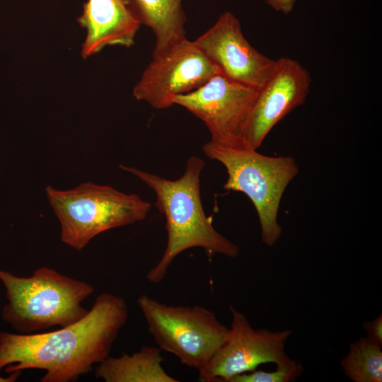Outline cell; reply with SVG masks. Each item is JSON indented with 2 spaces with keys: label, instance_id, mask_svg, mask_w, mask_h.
<instances>
[{
  "label": "cell",
  "instance_id": "obj_11",
  "mask_svg": "<svg viewBox=\"0 0 382 382\" xmlns=\"http://www.w3.org/2000/svg\"><path fill=\"white\" fill-rule=\"evenodd\" d=\"M194 43L224 76L260 90L273 73L277 59L253 47L244 37L238 19L231 12L216 22Z\"/></svg>",
  "mask_w": 382,
  "mask_h": 382
},
{
  "label": "cell",
  "instance_id": "obj_18",
  "mask_svg": "<svg viewBox=\"0 0 382 382\" xmlns=\"http://www.w3.org/2000/svg\"><path fill=\"white\" fill-rule=\"evenodd\" d=\"M265 3L277 11L289 14L294 8L296 0H265Z\"/></svg>",
  "mask_w": 382,
  "mask_h": 382
},
{
  "label": "cell",
  "instance_id": "obj_15",
  "mask_svg": "<svg viewBox=\"0 0 382 382\" xmlns=\"http://www.w3.org/2000/svg\"><path fill=\"white\" fill-rule=\"evenodd\" d=\"M381 347L367 337L350 343L340 361L345 374L354 382H381Z\"/></svg>",
  "mask_w": 382,
  "mask_h": 382
},
{
  "label": "cell",
  "instance_id": "obj_3",
  "mask_svg": "<svg viewBox=\"0 0 382 382\" xmlns=\"http://www.w3.org/2000/svg\"><path fill=\"white\" fill-rule=\"evenodd\" d=\"M0 279L8 300L2 318L22 334L80 320L89 311L82 303L94 291L88 283L47 267L37 269L29 277L0 270Z\"/></svg>",
  "mask_w": 382,
  "mask_h": 382
},
{
  "label": "cell",
  "instance_id": "obj_19",
  "mask_svg": "<svg viewBox=\"0 0 382 382\" xmlns=\"http://www.w3.org/2000/svg\"><path fill=\"white\" fill-rule=\"evenodd\" d=\"M21 371H17L11 373L8 377L4 378L0 376V382H13L15 381L20 376Z\"/></svg>",
  "mask_w": 382,
  "mask_h": 382
},
{
  "label": "cell",
  "instance_id": "obj_7",
  "mask_svg": "<svg viewBox=\"0 0 382 382\" xmlns=\"http://www.w3.org/2000/svg\"><path fill=\"white\" fill-rule=\"evenodd\" d=\"M229 309L232 319L226 338L209 364L199 371V381L229 382L262 364L286 366L296 362L285 350L291 330H255L243 313L232 306Z\"/></svg>",
  "mask_w": 382,
  "mask_h": 382
},
{
  "label": "cell",
  "instance_id": "obj_14",
  "mask_svg": "<svg viewBox=\"0 0 382 382\" xmlns=\"http://www.w3.org/2000/svg\"><path fill=\"white\" fill-rule=\"evenodd\" d=\"M141 24L151 29L156 42L151 57L163 54L186 38L181 0H129Z\"/></svg>",
  "mask_w": 382,
  "mask_h": 382
},
{
  "label": "cell",
  "instance_id": "obj_10",
  "mask_svg": "<svg viewBox=\"0 0 382 382\" xmlns=\"http://www.w3.org/2000/svg\"><path fill=\"white\" fill-rule=\"evenodd\" d=\"M311 79L296 60L277 59L270 78L259 90L242 136V146L257 150L272 129L286 115L303 105Z\"/></svg>",
  "mask_w": 382,
  "mask_h": 382
},
{
  "label": "cell",
  "instance_id": "obj_6",
  "mask_svg": "<svg viewBox=\"0 0 382 382\" xmlns=\"http://www.w3.org/2000/svg\"><path fill=\"white\" fill-rule=\"evenodd\" d=\"M137 303L158 347L198 372L226 338L228 327L206 307L168 305L146 294L140 295Z\"/></svg>",
  "mask_w": 382,
  "mask_h": 382
},
{
  "label": "cell",
  "instance_id": "obj_17",
  "mask_svg": "<svg viewBox=\"0 0 382 382\" xmlns=\"http://www.w3.org/2000/svg\"><path fill=\"white\" fill-rule=\"evenodd\" d=\"M363 328L366 332V337L382 346V315L380 313L373 320L363 323Z\"/></svg>",
  "mask_w": 382,
  "mask_h": 382
},
{
  "label": "cell",
  "instance_id": "obj_2",
  "mask_svg": "<svg viewBox=\"0 0 382 382\" xmlns=\"http://www.w3.org/2000/svg\"><path fill=\"white\" fill-rule=\"evenodd\" d=\"M204 166L201 158L190 156L183 175L171 180L119 165L154 192L155 206L166 218L167 244L159 261L146 274L150 283H160L175 258L190 248H202L209 258L216 254L229 257L239 255V247L214 228L204 211L200 196V174Z\"/></svg>",
  "mask_w": 382,
  "mask_h": 382
},
{
  "label": "cell",
  "instance_id": "obj_12",
  "mask_svg": "<svg viewBox=\"0 0 382 382\" xmlns=\"http://www.w3.org/2000/svg\"><path fill=\"white\" fill-rule=\"evenodd\" d=\"M77 21L86 30L81 48L83 59L106 46L132 47L141 25L129 0H88Z\"/></svg>",
  "mask_w": 382,
  "mask_h": 382
},
{
  "label": "cell",
  "instance_id": "obj_9",
  "mask_svg": "<svg viewBox=\"0 0 382 382\" xmlns=\"http://www.w3.org/2000/svg\"><path fill=\"white\" fill-rule=\"evenodd\" d=\"M219 73L194 42L185 38L152 57L133 96L156 109H166L173 105L174 96L197 89Z\"/></svg>",
  "mask_w": 382,
  "mask_h": 382
},
{
  "label": "cell",
  "instance_id": "obj_13",
  "mask_svg": "<svg viewBox=\"0 0 382 382\" xmlns=\"http://www.w3.org/2000/svg\"><path fill=\"white\" fill-rule=\"evenodd\" d=\"M157 347L142 346L131 354L109 356L99 363L95 376L105 382H178L163 367L164 361Z\"/></svg>",
  "mask_w": 382,
  "mask_h": 382
},
{
  "label": "cell",
  "instance_id": "obj_8",
  "mask_svg": "<svg viewBox=\"0 0 382 382\" xmlns=\"http://www.w3.org/2000/svg\"><path fill=\"white\" fill-rule=\"evenodd\" d=\"M258 91L219 73L197 89L174 96L173 103L205 124L212 143L241 146L242 133Z\"/></svg>",
  "mask_w": 382,
  "mask_h": 382
},
{
  "label": "cell",
  "instance_id": "obj_16",
  "mask_svg": "<svg viewBox=\"0 0 382 382\" xmlns=\"http://www.w3.org/2000/svg\"><path fill=\"white\" fill-rule=\"evenodd\" d=\"M303 367L301 363L286 366H277L272 371H252L237 375L229 382H292L295 381L303 373Z\"/></svg>",
  "mask_w": 382,
  "mask_h": 382
},
{
  "label": "cell",
  "instance_id": "obj_1",
  "mask_svg": "<svg viewBox=\"0 0 382 382\" xmlns=\"http://www.w3.org/2000/svg\"><path fill=\"white\" fill-rule=\"evenodd\" d=\"M129 311L116 294L98 295L80 320L42 333L0 332V370L42 369V382H72L110 356Z\"/></svg>",
  "mask_w": 382,
  "mask_h": 382
},
{
  "label": "cell",
  "instance_id": "obj_4",
  "mask_svg": "<svg viewBox=\"0 0 382 382\" xmlns=\"http://www.w3.org/2000/svg\"><path fill=\"white\" fill-rule=\"evenodd\" d=\"M210 159L222 163L228 178L226 190L241 192L251 200L259 219L261 240L269 247L279 239L282 228L278 211L284 192L299 173L291 156H269L245 146H225L210 141L202 146Z\"/></svg>",
  "mask_w": 382,
  "mask_h": 382
},
{
  "label": "cell",
  "instance_id": "obj_5",
  "mask_svg": "<svg viewBox=\"0 0 382 382\" xmlns=\"http://www.w3.org/2000/svg\"><path fill=\"white\" fill-rule=\"evenodd\" d=\"M48 202L61 226V241L83 250L96 236L144 220L151 204L135 194L86 182L67 190L45 188Z\"/></svg>",
  "mask_w": 382,
  "mask_h": 382
}]
</instances>
